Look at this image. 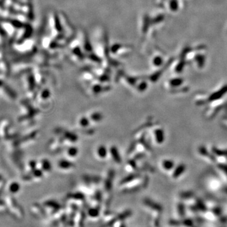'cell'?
<instances>
[{
	"instance_id": "1",
	"label": "cell",
	"mask_w": 227,
	"mask_h": 227,
	"mask_svg": "<svg viewBox=\"0 0 227 227\" xmlns=\"http://www.w3.org/2000/svg\"><path fill=\"white\" fill-rule=\"evenodd\" d=\"M97 155L101 158H104L106 157L107 155V150L104 146H100L97 149Z\"/></svg>"
},
{
	"instance_id": "2",
	"label": "cell",
	"mask_w": 227,
	"mask_h": 227,
	"mask_svg": "<svg viewBox=\"0 0 227 227\" xmlns=\"http://www.w3.org/2000/svg\"><path fill=\"white\" fill-rule=\"evenodd\" d=\"M110 153L112 154L113 155L112 157L115 160V161H116L117 162H120L121 159L117 149L116 148H112V149H110Z\"/></svg>"
},
{
	"instance_id": "3",
	"label": "cell",
	"mask_w": 227,
	"mask_h": 227,
	"mask_svg": "<svg viewBox=\"0 0 227 227\" xmlns=\"http://www.w3.org/2000/svg\"><path fill=\"white\" fill-rule=\"evenodd\" d=\"M78 149L74 147H71L69 148V150H68V154L70 155L71 157H74V156H76V155L78 154Z\"/></svg>"
},
{
	"instance_id": "4",
	"label": "cell",
	"mask_w": 227,
	"mask_h": 227,
	"mask_svg": "<svg viewBox=\"0 0 227 227\" xmlns=\"http://www.w3.org/2000/svg\"><path fill=\"white\" fill-rule=\"evenodd\" d=\"M71 165V163H70L69 162H68V161H61L60 163V167L61 168H63V169H68V168H70Z\"/></svg>"
},
{
	"instance_id": "5",
	"label": "cell",
	"mask_w": 227,
	"mask_h": 227,
	"mask_svg": "<svg viewBox=\"0 0 227 227\" xmlns=\"http://www.w3.org/2000/svg\"><path fill=\"white\" fill-rule=\"evenodd\" d=\"M163 168L165 169H167V170H169L171 168H172L173 166V163L171 162V161H164V162L163 163Z\"/></svg>"
},
{
	"instance_id": "6",
	"label": "cell",
	"mask_w": 227,
	"mask_h": 227,
	"mask_svg": "<svg viewBox=\"0 0 227 227\" xmlns=\"http://www.w3.org/2000/svg\"><path fill=\"white\" fill-rule=\"evenodd\" d=\"M80 124L82 126H83V127H86V126L88 125L89 122H88V120L86 119V118H82V119H80Z\"/></svg>"
}]
</instances>
